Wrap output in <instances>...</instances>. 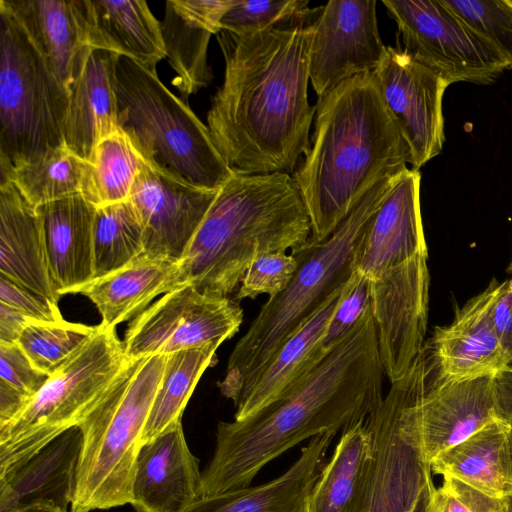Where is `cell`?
I'll return each mask as SVG.
<instances>
[{
    "label": "cell",
    "mask_w": 512,
    "mask_h": 512,
    "mask_svg": "<svg viewBox=\"0 0 512 512\" xmlns=\"http://www.w3.org/2000/svg\"><path fill=\"white\" fill-rule=\"evenodd\" d=\"M320 9L260 31L216 34L225 72L207 126L235 173L291 174L308 152L317 109L308 100L309 55Z\"/></svg>",
    "instance_id": "cell-1"
},
{
    "label": "cell",
    "mask_w": 512,
    "mask_h": 512,
    "mask_svg": "<svg viewBox=\"0 0 512 512\" xmlns=\"http://www.w3.org/2000/svg\"><path fill=\"white\" fill-rule=\"evenodd\" d=\"M384 371L370 305L305 377L243 419L219 422L202 497L247 488L270 461L303 440L366 419L383 399Z\"/></svg>",
    "instance_id": "cell-2"
},
{
    "label": "cell",
    "mask_w": 512,
    "mask_h": 512,
    "mask_svg": "<svg viewBox=\"0 0 512 512\" xmlns=\"http://www.w3.org/2000/svg\"><path fill=\"white\" fill-rule=\"evenodd\" d=\"M316 106L310 148L293 176L314 243L328 238L376 183L410 164L372 71L341 83Z\"/></svg>",
    "instance_id": "cell-3"
},
{
    "label": "cell",
    "mask_w": 512,
    "mask_h": 512,
    "mask_svg": "<svg viewBox=\"0 0 512 512\" xmlns=\"http://www.w3.org/2000/svg\"><path fill=\"white\" fill-rule=\"evenodd\" d=\"M311 232L309 213L291 174L234 172L178 263L181 283L229 296L256 259L297 250Z\"/></svg>",
    "instance_id": "cell-4"
},
{
    "label": "cell",
    "mask_w": 512,
    "mask_h": 512,
    "mask_svg": "<svg viewBox=\"0 0 512 512\" xmlns=\"http://www.w3.org/2000/svg\"><path fill=\"white\" fill-rule=\"evenodd\" d=\"M404 172V171H403ZM399 174L376 183L325 240L291 251L298 261L289 285L264 303L236 343L218 387L236 401L253 385L280 347L355 273L354 258L368 225Z\"/></svg>",
    "instance_id": "cell-5"
},
{
    "label": "cell",
    "mask_w": 512,
    "mask_h": 512,
    "mask_svg": "<svg viewBox=\"0 0 512 512\" xmlns=\"http://www.w3.org/2000/svg\"><path fill=\"white\" fill-rule=\"evenodd\" d=\"M167 355L126 360L105 397L78 426L82 433L70 512L131 504L141 438Z\"/></svg>",
    "instance_id": "cell-6"
},
{
    "label": "cell",
    "mask_w": 512,
    "mask_h": 512,
    "mask_svg": "<svg viewBox=\"0 0 512 512\" xmlns=\"http://www.w3.org/2000/svg\"><path fill=\"white\" fill-rule=\"evenodd\" d=\"M115 91L120 129L144 160L207 189L234 174L208 126L153 73L120 55Z\"/></svg>",
    "instance_id": "cell-7"
},
{
    "label": "cell",
    "mask_w": 512,
    "mask_h": 512,
    "mask_svg": "<svg viewBox=\"0 0 512 512\" xmlns=\"http://www.w3.org/2000/svg\"><path fill=\"white\" fill-rule=\"evenodd\" d=\"M126 360L115 328L99 324L26 406L0 425V477L78 427L105 397Z\"/></svg>",
    "instance_id": "cell-8"
},
{
    "label": "cell",
    "mask_w": 512,
    "mask_h": 512,
    "mask_svg": "<svg viewBox=\"0 0 512 512\" xmlns=\"http://www.w3.org/2000/svg\"><path fill=\"white\" fill-rule=\"evenodd\" d=\"M65 85L0 3V173L64 144Z\"/></svg>",
    "instance_id": "cell-9"
},
{
    "label": "cell",
    "mask_w": 512,
    "mask_h": 512,
    "mask_svg": "<svg viewBox=\"0 0 512 512\" xmlns=\"http://www.w3.org/2000/svg\"><path fill=\"white\" fill-rule=\"evenodd\" d=\"M243 321L239 301L200 292L191 284L164 294L127 327L124 353L128 359L169 355L220 345L233 337Z\"/></svg>",
    "instance_id": "cell-10"
},
{
    "label": "cell",
    "mask_w": 512,
    "mask_h": 512,
    "mask_svg": "<svg viewBox=\"0 0 512 512\" xmlns=\"http://www.w3.org/2000/svg\"><path fill=\"white\" fill-rule=\"evenodd\" d=\"M402 48L449 85H487L505 70L441 0H383Z\"/></svg>",
    "instance_id": "cell-11"
},
{
    "label": "cell",
    "mask_w": 512,
    "mask_h": 512,
    "mask_svg": "<svg viewBox=\"0 0 512 512\" xmlns=\"http://www.w3.org/2000/svg\"><path fill=\"white\" fill-rule=\"evenodd\" d=\"M428 253L370 279V307L379 359L390 383L411 368L424 348L430 276Z\"/></svg>",
    "instance_id": "cell-12"
},
{
    "label": "cell",
    "mask_w": 512,
    "mask_h": 512,
    "mask_svg": "<svg viewBox=\"0 0 512 512\" xmlns=\"http://www.w3.org/2000/svg\"><path fill=\"white\" fill-rule=\"evenodd\" d=\"M373 453L349 512H412L428 480L430 465L399 428L392 390L366 418Z\"/></svg>",
    "instance_id": "cell-13"
},
{
    "label": "cell",
    "mask_w": 512,
    "mask_h": 512,
    "mask_svg": "<svg viewBox=\"0 0 512 512\" xmlns=\"http://www.w3.org/2000/svg\"><path fill=\"white\" fill-rule=\"evenodd\" d=\"M372 73L408 145L410 165L419 170L442 151V100L449 84L433 70L392 46H386L380 64Z\"/></svg>",
    "instance_id": "cell-14"
},
{
    "label": "cell",
    "mask_w": 512,
    "mask_h": 512,
    "mask_svg": "<svg viewBox=\"0 0 512 512\" xmlns=\"http://www.w3.org/2000/svg\"><path fill=\"white\" fill-rule=\"evenodd\" d=\"M376 3L332 0L321 6L309 55L310 81L318 98L380 64L386 46L378 30Z\"/></svg>",
    "instance_id": "cell-15"
},
{
    "label": "cell",
    "mask_w": 512,
    "mask_h": 512,
    "mask_svg": "<svg viewBox=\"0 0 512 512\" xmlns=\"http://www.w3.org/2000/svg\"><path fill=\"white\" fill-rule=\"evenodd\" d=\"M218 191L141 158L129 199L143 224L144 253L179 263Z\"/></svg>",
    "instance_id": "cell-16"
},
{
    "label": "cell",
    "mask_w": 512,
    "mask_h": 512,
    "mask_svg": "<svg viewBox=\"0 0 512 512\" xmlns=\"http://www.w3.org/2000/svg\"><path fill=\"white\" fill-rule=\"evenodd\" d=\"M119 57L116 52L86 44L72 63L65 86L64 144L86 161L99 140L120 129L115 91Z\"/></svg>",
    "instance_id": "cell-17"
},
{
    "label": "cell",
    "mask_w": 512,
    "mask_h": 512,
    "mask_svg": "<svg viewBox=\"0 0 512 512\" xmlns=\"http://www.w3.org/2000/svg\"><path fill=\"white\" fill-rule=\"evenodd\" d=\"M493 281L455 312L447 326L435 327L425 346L436 382L495 375L510 365L490 317Z\"/></svg>",
    "instance_id": "cell-18"
},
{
    "label": "cell",
    "mask_w": 512,
    "mask_h": 512,
    "mask_svg": "<svg viewBox=\"0 0 512 512\" xmlns=\"http://www.w3.org/2000/svg\"><path fill=\"white\" fill-rule=\"evenodd\" d=\"M419 170L407 169L374 213L354 258V270L372 279L420 253H428L420 207Z\"/></svg>",
    "instance_id": "cell-19"
},
{
    "label": "cell",
    "mask_w": 512,
    "mask_h": 512,
    "mask_svg": "<svg viewBox=\"0 0 512 512\" xmlns=\"http://www.w3.org/2000/svg\"><path fill=\"white\" fill-rule=\"evenodd\" d=\"M201 497L199 460L188 447L182 423L142 444L132 485L135 512H183Z\"/></svg>",
    "instance_id": "cell-20"
},
{
    "label": "cell",
    "mask_w": 512,
    "mask_h": 512,
    "mask_svg": "<svg viewBox=\"0 0 512 512\" xmlns=\"http://www.w3.org/2000/svg\"><path fill=\"white\" fill-rule=\"evenodd\" d=\"M236 0H168L161 22L166 58L175 72L172 84L187 99L209 85L208 44Z\"/></svg>",
    "instance_id": "cell-21"
},
{
    "label": "cell",
    "mask_w": 512,
    "mask_h": 512,
    "mask_svg": "<svg viewBox=\"0 0 512 512\" xmlns=\"http://www.w3.org/2000/svg\"><path fill=\"white\" fill-rule=\"evenodd\" d=\"M0 275L57 303L41 218L13 183L0 180Z\"/></svg>",
    "instance_id": "cell-22"
},
{
    "label": "cell",
    "mask_w": 512,
    "mask_h": 512,
    "mask_svg": "<svg viewBox=\"0 0 512 512\" xmlns=\"http://www.w3.org/2000/svg\"><path fill=\"white\" fill-rule=\"evenodd\" d=\"M336 434L325 431L313 436L296 461L269 482L201 497L183 512H308L311 490Z\"/></svg>",
    "instance_id": "cell-23"
},
{
    "label": "cell",
    "mask_w": 512,
    "mask_h": 512,
    "mask_svg": "<svg viewBox=\"0 0 512 512\" xmlns=\"http://www.w3.org/2000/svg\"><path fill=\"white\" fill-rule=\"evenodd\" d=\"M347 283L330 295L265 365L253 385L234 404V420H243L270 404L328 354L323 349V339Z\"/></svg>",
    "instance_id": "cell-24"
},
{
    "label": "cell",
    "mask_w": 512,
    "mask_h": 512,
    "mask_svg": "<svg viewBox=\"0 0 512 512\" xmlns=\"http://www.w3.org/2000/svg\"><path fill=\"white\" fill-rule=\"evenodd\" d=\"M36 210L57 292L60 296L74 293L94 277L92 233L96 206L84 195H76Z\"/></svg>",
    "instance_id": "cell-25"
},
{
    "label": "cell",
    "mask_w": 512,
    "mask_h": 512,
    "mask_svg": "<svg viewBox=\"0 0 512 512\" xmlns=\"http://www.w3.org/2000/svg\"><path fill=\"white\" fill-rule=\"evenodd\" d=\"M81 447L82 433L74 427L0 477V512L34 503L67 510L74 497Z\"/></svg>",
    "instance_id": "cell-26"
},
{
    "label": "cell",
    "mask_w": 512,
    "mask_h": 512,
    "mask_svg": "<svg viewBox=\"0 0 512 512\" xmlns=\"http://www.w3.org/2000/svg\"><path fill=\"white\" fill-rule=\"evenodd\" d=\"M176 262L145 253L128 265L94 278L74 293L88 297L98 308L103 327L115 328L134 319L159 295L181 286Z\"/></svg>",
    "instance_id": "cell-27"
},
{
    "label": "cell",
    "mask_w": 512,
    "mask_h": 512,
    "mask_svg": "<svg viewBox=\"0 0 512 512\" xmlns=\"http://www.w3.org/2000/svg\"><path fill=\"white\" fill-rule=\"evenodd\" d=\"M66 86L77 52L88 44V0H0Z\"/></svg>",
    "instance_id": "cell-28"
},
{
    "label": "cell",
    "mask_w": 512,
    "mask_h": 512,
    "mask_svg": "<svg viewBox=\"0 0 512 512\" xmlns=\"http://www.w3.org/2000/svg\"><path fill=\"white\" fill-rule=\"evenodd\" d=\"M88 44L126 56L153 73L166 57L161 22L142 0H88Z\"/></svg>",
    "instance_id": "cell-29"
},
{
    "label": "cell",
    "mask_w": 512,
    "mask_h": 512,
    "mask_svg": "<svg viewBox=\"0 0 512 512\" xmlns=\"http://www.w3.org/2000/svg\"><path fill=\"white\" fill-rule=\"evenodd\" d=\"M508 434L509 425L495 419L434 457L429 463L431 471L506 498L512 494Z\"/></svg>",
    "instance_id": "cell-30"
},
{
    "label": "cell",
    "mask_w": 512,
    "mask_h": 512,
    "mask_svg": "<svg viewBox=\"0 0 512 512\" xmlns=\"http://www.w3.org/2000/svg\"><path fill=\"white\" fill-rule=\"evenodd\" d=\"M373 453V438L361 419L342 431L309 496L308 512H349Z\"/></svg>",
    "instance_id": "cell-31"
},
{
    "label": "cell",
    "mask_w": 512,
    "mask_h": 512,
    "mask_svg": "<svg viewBox=\"0 0 512 512\" xmlns=\"http://www.w3.org/2000/svg\"><path fill=\"white\" fill-rule=\"evenodd\" d=\"M34 207L91 192L90 164L66 145L41 158L0 173Z\"/></svg>",
    "instance_id": "cell-32"
},
{
    "label": "cell",
    "mask_w": 512,
    "mask_h": 512,
    "mask_svg": "<svg viewBox=\"0 0 512 512\" xmlns=\"http://www.w3.org/2000/svg\"><path fill=\"white\" fill-rule=\"evenodd\" d=\"M218 347L209 344L167 355L163 376L142 434V444L182 423L184 409L196 384L204 371L216 362Z\"/></svg>",
    "instance_id": "cell-33"
},
{
    "label": "cell",
    "mask_w": 512,
    "mask_h": 512,
    "mask_svg": "<svg viewBox=\"0 0 512 512\" xmlns=\"http://www.w3.org/2000/svg\"><path fill=\"white\" fill-rule=\"evenodd\" d=\"M92 239L93 279L128 265L144 253L143 224L130 199L96 207Z\"/></svg>",
    "instance_id": "cell-34"
},
{
    "label": "cell",
    "mask_w": 512,
    "mask_h": 512,
    "mask_svg": "<svg viewBox=\"0 0 512 512\" xmlns=\"http://www.w3.org/2000/svg\"><path fill=\"white\" fill-rule=\"evenodd\" d=\"M88 162L91 203L99 207L129 199L141 156L121 129L99 140Z\"/></svg>",
    "instance_id": "cell-35"
},
{
    "label": "cell",
    "mask_w": 512,
    "mask_h": 512,
    "mask_svg": "<svg viewBox=\"0 0 512 512\" xmlns=\"http://www.w3.org/2000/svg\"><path fill=\"white\" fill-rule=\"evenodd\" d=\"M497 59L512 69V0H441Z\"/></svg>",
    "instance_id": "cell-36"
},
{
    "label": "cell",
    "mask_w": 512,
    "mask_h": 512,
    "mask_svg": "<svg viewBox=\"0 0 512 512\" xmlns=\"http://www.w3.org/2000/svg\"><path fill=\"white\" fill-rule=\"evenodd\" d=\"M97 326L60 322L30 321L17 344L39 371L51 375L91 337Z\"/></svg>",
    "instance_id": "cell-37"
},
{
    "label": "cell",
    "mask_w": 512,
    "mask_h": 512,
    "mask_svg": "<svg viewBox=\"0 0 512 512\" xmlns=\"http://www.w3.org/2000/svg\"><path fill=\"white\" fill-rule=\"evenodd\" d=\"M48 378L17 343H0V425L17 415Z\"/></svg>",
    "instance_id": "cell-38"
},
{
    "label": "cell",
    "mask_w": 512,
    "mask_h": 512,
    "mask_svg": "<svg viewBox=\"0 0 512 512\" xmlns=\"http://www.w3.org/2000/svg\"><path fill=\"white\" fill-rule=\"evenodd\" d=\"M309 1L236 0L221 21V30L243 34L264 30L306 14Z\"/></svg>",
    "instance_id": "cell-39"
},
{
    "label": "cell",
    "mask_w": 512,
    "mask_h": 512,
    "mask_svg": "<svg viewBox=\"0 0 512 512\" xmlns=\"http://www.w3.org/2000/svg\"><path fill=\"white\" fill-rule=\"evenodd\" d=\"M297 268L298 261L292 254L276 252L263 255L246 271L235 299H255L261 294L273 297L289 285Z\"/></svg>",
    "instance_id": "cell-40"
},
{
    "label": "cell",
    "mask_w": 512,
    "mask_h": 512,
    "mask_svg": "<svg viewBox=\"0 0 512 512\" xmlns=\"http://www.w3.org/2000/svg\"><path fill=\"white\" fill-rule=\"evenodd\" d=\"M370 305V279L355 271L347 283L323 339L329 352L356 324Z\"/></svg>",
    "instance_id": "cell-41"
},
{
    "label": "cell",
    "mask_w": 512,
    "mask_h": 512,
    "mask_svg": "<svg viewBox=\"0 0 512 512\" xmlns=\"http://www.w3.org/2000/svg\"><path fill=\"white\" fill-rule=\"evenodd\" d=\"M434 503L437 512H506V498L487 494L454 477H443L435 487Z\"/></svg>",
    "instance_id": "cell-42"
},
{
    "label": "cell",
    "mask_w": 512,
    "mask_h": 512,
    "mask_svg": "<svg viewBox=\"0 0 512 512\" xmlns=\"http://www.w3.org/2000/svg\"><path fill=\"white\" fill-rule=\"evenodd\" d=\"M0 303L33 321H63L57 303L0 275Z\"/></svg>",
    "instance_id": "cell-43"
},
{
    "label": "cell",
    "mask_w": 512,
    "mask_h": 512,
    "mask_svg": "<svg viewBox=\"0 0 512 512\" xmlns=\"http://www.w3.org/2000/svg\"><path fill=\"white\" fill-rule=\"evenodd\" d=\"M493 281L490 317L494 330L512 365V277L504 282Z\"/></svg>",
    "instance_id": "cell-44"
},
{
    "label": "cell",
    "mask_w": 512,
    "mask_h": 512,
    "mask_svg": "<svg viewBox=\"0 0 512 512\" xmlns=\"http://www.w3.org/2000/svg\"><path fill=\"white\" fill-rule=\"evenodd\" d=\"M493 389L497 419L512 426V365L494 375Z\"/></svg>",
    "instance_id": "cell-45"
},
{
    "label": "cell",
    "mask_w": 512,
    "mask_h": 512,
    "mask_svg": "<svg viewBox=\"0 0 512 512\" xmlns=\"http://www.w3.org/2000/svg\"><path fill=\"white\" fill-rule=\"evenodd\" d=\"M33 320L0 303V343L14 344L23 328Z\"/></svg>",
    "instance_id": "cell-46"
},
{
    "label": "cell",
    "mask_w": 512,
    "mask_h": 512,
    "mask_svg": "<svg viewBox=\"0 0 512 512\" xmlns=\"http://www.w3.org/2000/svg\"><path fill=\"white\" fill-rule=\"evenodd\" d=\"M434 490L435 486L431 477L424 486L412 512H437L433 498Z\"/></svg>",
    "instance_id": "cell-47"
},
{
    "label": "cell",
    "mask_w": 512,
    "mask_h": 512,
    "mask_svg": "<svg viewBox=\"0 0 512 512\" xmlns=\"http://www.w3.org/2000/svg\"><path fill=\"white\" fill-rule=\"evenodd\" d=\"M2 512H68L54 504L34 503Z\"/></svg>",
    "instance_id": "cell-48"
},
{
    "label": "cell",
    "mask_w": 512,
    "mask_h": 512,
    "mask_svg": "<svg viewBox=\"0 0 512 512\" xmlns=\"http://www.w3.org/2000/svg\"><path fill=\"white\" fill-rule=\"evenodd\" d=\"M509 455H510V466H511V474H512V426L509 425Z\"/></svg>",
    "instance_id": "cell-49"
},
{
    "label": "cell",
    "mask_w": 512,
    "mask_h": 512,
    "mask_svg": "<svg viewBox=\"0 0 512 512\" xmlns=\"http://www.w3.org/2000/svg\"><path fill=\"white\" fill-rule=\"evenodd\" d=\"M506 512H512V494L506 497Z\"/></svg>",
    "instance_id": "cell-50"
},
{
    "label": "cell",
    "mask_w": 512,
    "mask_h": 512,
    "mask_svg": "<svg viewBox=\"0 0 512 512\" xmlns=\"http://www.w3.org/2000/svg\"><path fill=\"white\" fill-rule=\"evenodd\" d=\"M507 272L510 273L512 275V259H511V262L510 264L508 265L507 267Z\"/></svg>",
    "instance_id": "cell-51"
}]
</instances>
